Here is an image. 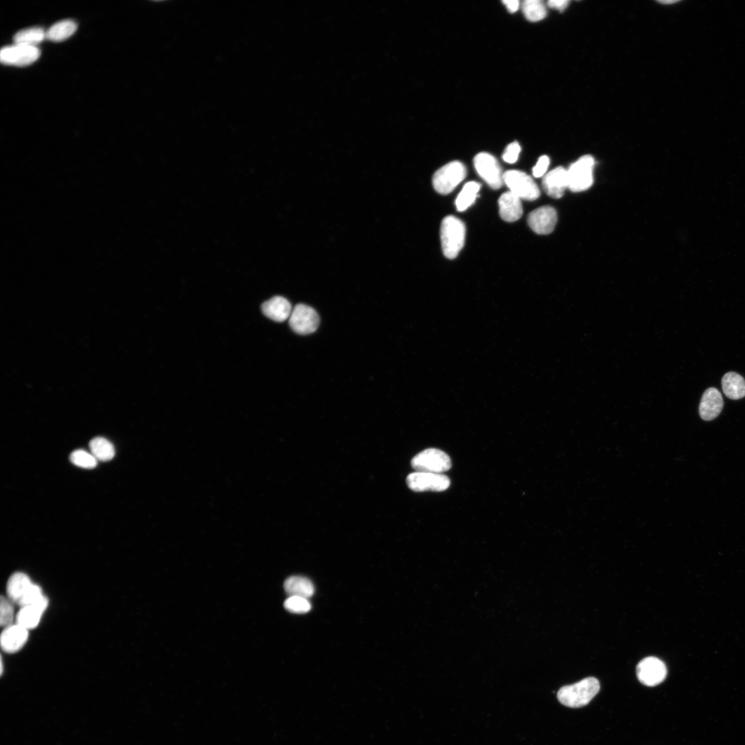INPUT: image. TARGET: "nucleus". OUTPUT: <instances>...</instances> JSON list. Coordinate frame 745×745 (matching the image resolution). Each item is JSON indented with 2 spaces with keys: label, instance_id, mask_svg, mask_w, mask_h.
<instances>
[{
  "label": "nucleus",
  "instance_id": "nucleus-1",
  "mask_svg": "<svg viewBox=\"0 0 745 745\" xmlns=\"http://www.w3.org/2000/svg\"><path fill=\"white\" fill-rule=\"evenodd\" d=\"M600 689L599 680L589 677L581 681L564 686L557 692L559 702L570 708H580L587 705Z\"/></svg>",
  "mask_w": 745,
  "mask_h": 745
},
{
  "label": "nucleus",
  "instance_id": "nucleus-2",
  "mask_svg": "<svg viewBox=\"0 0 745 745\" xmlns=\"http://www.w3.org/2000/svg\"><path fill=\"white\" fill-rule=\"evenodd\" d=\"M466 228L457 217L449 215L441 221L440 238L444 256L448 259L455 258L464 245Z\"/></svg>",
  "mask_w": 745,
  "mask_h": 745
},
{
  "label": "nucleus",
  "instance_id": "nucleus-3",
  "mask_svg": "<svg viewBox=\"0 0 745 745\" xmlns=\"http://www.w3.org/2000/svg\"><path fill=\"white\" fill-rule=\"evenodd\" d=\"M410 463L416 471L439 474L448 470L452 466L450 458L446 453L433 448L421 451L413 457Z\"/></svg>",
  "mask_w": 745,
  "mask_h": 745
},
{
  "label": "nucleus",
  "instance_id": "nucleus-4",
  "mask_svg": "<svg viewBox=\"0 0 745 745\" xmlns=\"http://www.w3.org/2000/svg\"><path fill=\"white\" fill-rule=\"evenodd\" d=\"M466 176V168L460 161H451L439 170L433 176L435 190L442 195L452 192Z\"/></svg>",
  "mask_w": 745,
  "mask_h": 745
},
{
  "label": "nucleus",
  "instance_id": "nucleus-5",
  "mask_svg": "<svg viewBox=\"0 0 745 745\" xmlns=\"http://www.w3.org/2000/svg\"><path fill=\"white\" fill-rule=\"evenodd\" d=\"M594 165V159L590 155L582 156L572 163L567 169L568 188L576 192L588 189L593 183Z\"/></svg>",
  "mask_w": 745,
  "mask_h": 745
},
{
  "label": "nucleus",
  "instance_id": "nucleus-6",
  "mask_svg": "<svg viewBox=\"0 0 745 745\" xmlns=\"http://www.w3.org/2000/svg\"><path fill=\"white\" fill-rule=\"evenodd\" d=\"M504 183L510 192L521 199L533 201L540 195L539 189L533 179L525 172L510 170L504 173Z\"/></svg>",
  "mask_w": 745,
  "mask_h": 745
},
{
  "label": "nucleus",
  "instance_id": "nucleus-7",
  "mask_svg": "<svg viewBox=\"0 0 745 745\" xmlns=\"http://www.w3.org/2000/svg\"><path fill=\"white\" fill-rule=\"evenodd\" d=\"M474 166L478 175L493 189H499L504 183L501 168L492 155L478 153L474 158Z\"/></svg>",
  "mask_w": 745,
  "mask_h": 745
},
{
  "label": "nucleus",
  "instance_id": "nucleus-8",
  "mask_svg": "<svg viewBox=\"0 0 745 745\" xmlns=\"http://www.w3.org/2000/svg\"><path fill=\"white\" fill-rule=\"evenodd\" d=\"M319 324V317L316 310L303 304L296 305L289 317L290 328L299 335L314 332L317 329Z\"/></svg>",
  "mask_w": 745,
  "mask_h": 745
},
{
  "label": "nucleus",
  "instance_id": "nucleus-9",
  "mask_svg": "<svg viewBox=\"0 0 745 745\" xmlns=\"http://www.w3.org/2000/svg\"><path fill=\"white\" fill-rule=\"evenodd\" d=\"M406 483L410 489L416 492L443 491L450 484L449 478L444 474L418 471L409 474Z\"/></svg>",
  "mask_w": 745,
  "mask_h": 745
},
{
  "label": "nucleus",
  "instance_id": "nucleus-10",
  "mask_svg": "<svg viewBox=\"0 0 745 745\" xmlns=\"http://www.w3.org/2000/svg\"><path fill=\"white\" fill-rule=\"evenodd\" d=\"M40 54V50L37 46L14 43L1 48L0 60L5 65L26 66L37 61Z\"/></svg>",
  "mask_w": 745,
  "mask_h": 745
},
{
  "label": "nucleus",
  "instance_id": "nucleus-11",
  "mask_svg": "<svg viewBox=\"0 0 745 745\" xmlns=\"http://www.w3.org/2000/svg\"><path fill=\"white\" fill-rule=\"evenodd\" d=\"M638 680L647 686H655L662 683L667 676L665 664L655 657H647L642 659L636 667Z\"/></svg>",
  "mask_w": 745,
  "mask_h": 745
},
{
  "label": "nucleus",
  "instance_id": "nucleus-12",
  "mask_svg": "<svg viewBox=\"0 0 745 745\" xmlns=\"http://www.w3.org/2000/svg\"><path fill=\"white\" fill-rule=\"evenodd\" d=\"M557 221L555 208L544 206L535 209L528 216L530 228L539 235H548L553 231Z\"/></svg>",
  "mask_w": 745,
  "mask_h": 745
},
{
  "label": "nucleus",
  "instance_id": "nucleus-13",
  "mask_svg": "<svg viewBox=\"0 0 745 745\" xmlns=\"http://www.w3.org/2000/svg\"><path fill=\"white\" fill-rule=\"evenodd\" d=\"M35 584L23 572L13 573L8 580L6 590L8 597L14 603L21 606L30 595Z\"/></svg>",
  "mask_w": 745,
  "mask_h": 745
},
{
  "label": "nucleus",
  "instance_id": "nucleus-14",
  "mask_svg": "<svg viewBox=\"0 0 745 745\" xmlns=\"http://www.w3.org/2000/svg\"><path fill=\"white\" fill-rule=\"evenodd\" d=\"M29 630L14 623L4 627L1 634V647L7 653H14L20 650L26 644Z\"/></svg>",
  "mask_w": 745,
  "mask_h": 745
},
{
  "label": "nucleus",
  "instance_id": "nucleus-15",
  "mask_svg": "<svg viewBox=\"0 0 745 745\" xmlns=\"http://www.w3.org/2000/svg\"><path fill=\"white\" fill-rule=\"evenodd\" d=\"M723 406V398L720 392L715 388H708L703 393L699 403V416L705 421L713 420L719 415Z\"/></svg>",
  "mask_w": 745,
  "mask_h": 745
},
{
  "label": "nucleus",
  "instance_id": "nucleus-16",
  "mask_svg": "<svg viewBox=\"0 0 745 745\" xmlns=\"http://www.w3.org/2000/svg\"><path fill=\"white\" fill-rule=\"evenodd\" d=\"M542 187L550 197H562L568 188L567 170L559 166L546 173L542 179Z\"/></svg>",
  "mask_w": 745,
  "mask_h": 745
},
{
  "label": "nucleus",
  "instance_id": "nucleus-17",
  "mask_svg": "<svg viewBox=\"0 0 745 745\" xmlns=\"http://www.w3.org/2000/svg\"><path fill=\"white\" fill-rule=\"evenodd\" d=\"M261 310L269 319L281 322L289 319L292 308L288 299L281 296H275L262 304Z\"/></svg>",
  "mask_w": 745,
  "mask_h": 745
},
{
  "label": "nucleus",
  "instance_id": "nucleus-18",
  "mask_svg": "<svg viewBox=\"0 0 745 745\" xmlns=\"http://www.w3.org/2000/svg\"><path fill=\"white\" fill-rule=\"evenodd\" d=\"M499 212L502 219L515 221L523 213L521 199L510 191L503 193L498 200Z\"/></svg>",
  "mask_w": 745,
  "mask_h": 745
},
{
  "label": "nucleus",
  "instance_id": "nucleus-19",
  "mask_svg": "<svg viewBox=\"0 0 745 745\" xmlns=\"http://www.w3.org/2000/svg\"><path fill=\"white\" fill-rule=\"evenodd\" d=\"M722 390L725 395L732 399L745 397V379L735 372L726 373L722 379Z\"/></svg>",
  "mask_w": 745,
  "mask_h": 745
},
{
  "label": "nucleus",
  "instance_id": "nucleus-20",
  "mask_svg": "<svg viewBox=\"0 0 745 745\" xmlns=\"http://www.w3.org/2000/svg\"><path fill=\"white\" fill-rule=\"evenodd\" d=\"M284 587L290 596H298L306 599L311 597L315 590L312 582L301 576H291L287 578L284 582Z\"/></svg>",
  "mask_w": 745,
  "mask_h": 745
},
{
  "label": "nucleus",
  "instance_id": "nucleus-21",
  "mask_svg": "<svg viewBox=\"0 0 745 745\" xmlns=\"http://www.w3.org/2000/svg\"><path fill=\"white\" fill-rule=\"evenodd\" d=\"M44 612L36 606H22L16 615L15 623L28 630L33 629L40 623Z\"/></svg>",
  "mask_w": 745,
  "mask_h": 745
},
{
  "label": "nucleus",
  "instance_id": "nucleus-22",
  "mask_svg": "<svg viewBox=\"0 0 745 745\" xmlns=\"http://www.w3.org/2000/svg\"><path fill=\"white\" fill-rule=\"evenodd\" d=\"M77 28L75 21L65 19L53 24L46 32V39L55 42L64 41L72 36Z\"/></svg>",
  "mask_w": 745,
  "mask_h": 745
},
{
  "label": "nucleus",
  "instance_id": "nucleus-23",
  "mask_svg": "<svg viewBox=\"0 0 745 745\" xmlns=\"http://www.w3.org/2000/svg\"><path fill=\"white\" fill-rule=\"evenodd\" d=\"M46 32L41 27H31L17 32L13 37L15 44L37 46L46 39Z\"/></svg>",
  "mask_w": 745,
  "mask_h": 745
},
{
  "label": "nucleus",
  "instance_id": "nucleus-24",
  "mask_svg": "<svg viewBox=\"0 0 745 745\" xmlns=\"http://www.w3.org/2000/svg\"><path fill=\"white\" fill-rule=\"evenodd\" d=\"M89 447L91 453L97 459L106 461L112 459L115 450L113 445L104 437H97L90 440Z\"/></svg>",
  "mask_w": 745,
  "mask_h": 745
},
{
  "label": "nucleus",
  "instance_id": "nucleus-25",
  "mask_svg": "<svg viewBox=\"0 0 745 745\" xmlns=\"http://www.w3.org/2000/svg\"><path fill=\"white\" fill-rule=\"evenodd\" d=\"M480 186V184L476 181H469L464 186L455 200V206L458 211L465 210L475 202Z\"/></svg>",
  "mask_w": 745,
  "mask_h": 745
},
{
  "label": "nucleus",
  "instance_id": "nucleus-26",
  "mask_svg": "<svg viewBox=\"0 0 745 745\" xmlns=\"http://www.w3.org/2000/svg\"><path fill=\"white\" fill-rule=\"evenodd\" d=\"M522 9L529 21H539L546 16V8L540 0H525L522 3Z\"/></svg>",
  "mask_w": 745,
  "mask_h": 745
},
{
  "label": "nucleus",
  "instance_id": "nucleus-27",
  "mask_svg": "<svg viewBox=\"0 0 745 745\" xmlns=\"http://www.w3.org/2000/svg\"><path fill=\"white\" fill-rule=\"evenodd\" d=\"M70 459L73 464L83 468H93L97 464V459L91 453L81 449L73 451Z\"/></svg>",
  "mask_w": 745,
  "mask_h": 745
},
{
  "label": "nucleus",
  "instance_id": "nucleus-28",
  "mask_svg": "<svg viewBox=\"0 0 745 745\" xmlns=\"http://www.w3.org/2000/svg\"><path fill=\"white\" fill-rule=\"evenodd\" d=\"M13 602L8 598L4 596L1 597L0 601V623L3 627H6L14 624V610Z\"/></svg>",
  "mask_w": 745,
  "mask_h": 745
},
{
  "label": "nucleus",
  "instance_id": "nucleus-29",
  "mask_svg": "<svg viewBox=\"0 0 745 745\" xmlns=\"http://www.w3.org/2000/svg\"><path fill=\"white\" fill-rule=\"evenodd\" d=\"M284 605L287 610L294 613H305L311 608L308 599L298 596H290L285 600Z\"/></svg>",
  "mask_w": 745,
  "mask_h": 745
},
{
  "label": "nucleus",
  "instance_id": "nucleus-30",
  "mask_svg": "<svg viewBox=\"0 0 745 745\" xmlns=\"http://www.w3.org/2000/svg\"><path fill=\"white\" fill-rule=\"evenodd\" d=\"M521 147L517 142L510 143L507 146L503 153L504 161L509 163H515L518 159Z\"/></svg>",
  "mask_w": 745,
  "mask_h": 745
},
{
  "label": "nucleus",
  "instance_id": "nucleus-31",
  "mask_svg": "<svg viewBox=\"0 0 745 745\" xmlns=\"http://www.w3.org/2000/svg\"><path fill=\"white\" fill-rule=\"evenodd\" d=\"M550 160L548 156L540 157L533 168V175L535 177H541L545 175L549 166Z\"/></svg>",
  "mask_w": 745,
  "mask_h": 745
},
{
  "label": "nucleus",
  "instance_id": "nucleus-32",
  "mask_svg": "<svg viewBox=\"0 0 745 745\" xmlns=\"http://www.w3.org/2000/svg\"><path fill=\"white\" fill-rule=\"evenodd\" d=\"M568 3L569 1L567 0H550L548 2V6L550 8L562 11L568 6Z\"/></svg>",
  "mask_w": 745,
  "mask_h": 745
},
{
  "label": "nucleus",
  "instance_id": "nucleus-33",
  "mask_svg": "<svg viewBox=\"0 0 745 745\" xmlns=\"http://www.w3.org/2000/svg\"><path fill=\"white\" fill-rule=\"evenodd\" d=\"M503 3L510 12H515L519 8V1L517 0H504Z\"/></svg>",
  "mask_w": 745,
  "mask_h": 745
},
{
  "label": "nucleus",
  "instance_id": "nucleus-34",
  "mask_svg": "<svg viewBox=\"0 0 745 745\" xmlns=\"http://www.w3.org/2000/svg\"><path fill=\"white\" fill-rule=\"evenodd\" d=\"M659 2L662 3H675V1H660Z\"/></svg>",
  "mask_w": 745,
  "mask_h": 745
}]
</instances>
